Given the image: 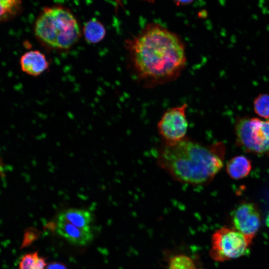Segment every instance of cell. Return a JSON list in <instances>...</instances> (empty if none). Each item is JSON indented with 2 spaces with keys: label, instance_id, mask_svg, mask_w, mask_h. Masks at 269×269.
Returning a JSON list of instances; mask_svg holds the SVG:
<instances>
[{
  "label": "cell",
  "instance_id": "cell-7",
  "mask_svg": "<svg viewBox=\"0 0 269 269\" xmlns=\"http://www.w3.org/2000/svg\"><path fill=\"white\" fill-rule=\"evenodd\" d=\"M234 228L245 236L254 238L261 223L259 209L256 204L243 202L237 205L231 213Z\"/></svg>",
  "mask_w": 269,
  "mask_h": 269
},
{
  "label": "cell",
  "instance_id": "cell-12",
  "mask_svg": "<svg viewBox=\"0 0 269 269\" xmlns=\"http://www.w3.org/2000/svg\"><path fill=\"white\" fill-rule=\"evenodd\" d=\"M82 33L87 43L96 44L105 38L106 30L101 22L96 18H92L84 23Z\"/></svg>",
  "mask_w": 269,
  "mask_h": 269
},
{
  "label": "cell",
  "instance_id": "cell-4",
  "mask_svg": "<svg viewBox=\"0 0 269 269\" xmlns=\"http://www.w3.org/2000/svg\"><path fill=\"white\" fill-rule=\"evenodd\" d=\"M237 144L246 152L269 155V119H240L235 125Z\"/></svg>",
  "mask_w": 269,
  "mask_h": 269
},
{
  "label": "cell",
  "instance_id": "cell-11",
  "mask_svg": "<svg viewBox=\"0 0 269 269\" xmlns=\"http://www.w3.org/2000/svg\"><path fill=\"white\" fill-rule=\"evenodd\" d=\"M252 169L251 161L247 157L239 155L231 158L226 164V171L233 179H239L246 177Z\"/></svg>",
  "mask_w": 269,
  "mask_h": 269
},
{
  "label": "cell",
  "instance_id": "cell-1",
  "mask_svg": "<svg viewBox=\"0 0 269 269\" xmlns=\"http://www.w3.org/2000/svg\"><path fill=\"white\" fill-rule=\"evenodd\" d=\"M128 66L144 88L176 80L187 64L186 46L177 33L159 23L147 24L125 41Z\"/></svg>",
  "mask_w": 269,
  "mask_h": 269
},
{
  "label": "cell",
  "instance_id": "cell-2",
  "mask_svg": "<svg viewBox=\"0 0 269 269\" xmlns=\"http://www.w3.org/2000/svg\"><path fill=\"white\" fill-rule=\"evenodd\" d=\"M222 142L205 145L185 137L163 143L157 151V164L173 179L192 185L210 182L224 165Z\"/></svg>",
  "mask_w": 269,
  "mask_h": 269
},
{
  "label": "cell",
  "instance_id": "cell-19",
  "mask_svg": "<svg viewBox=\"0 0 269 269\" xmlns=\"http://www.w3.org/2000/svg\"><path fill=\"white\" fill-rule=\"evenodd\" d=\"M3 163L1 159L0 158V177H1L3 173Z\"/></svg>",
  "mask_w": 269,
  "mask_h": 269
},
{
  "label": "cell",
  "instance_id": "cell-15",
  "mask_svg": "<svg viewBox=\"0 0 269 269\" xmlns=\"http://www.w3.org/2000/svg\"><path fill=\"white\" fill-rule=\"evenodd\" d=\"M168 269H198L193 259L184 254H178L171 257Z\"/></svg>",
  "mask_w": 269,
  "mask_h": 269
},
{
  "label": "cell",
  "instance_id": "cell-13",
  "mask_svg": "<svg viewBox=\"0 0 269 269\" xmlns=\"http://www.w3.org/2000/svg\"><path fill=\"white\" fill-rule=\"evenodd\" d=\"M22 0H0V23L11 20L20 12Z\"/></svg>",
  "mask_w": 269,
  "mask_h": 269
},
{
  "label": "cell",
  "instance_id": "cell-5",
  "mask_svg": "<svg viewBox=\"0 0 269 269\" xmlns=\"http://www.w3.org/2000/svg\"><path fill=\"white\" fill-rule=\"evenodd\" d=\"M253 239L234 228H221L212 236L210 257L215 261L224 262L243 256L248 252Z\"/></svg>",
  "mask_w": 269,
  "mask_h": 269
},
{
  "label": "cell",
  "instance_id": "cell-8",
  "mask_svg": "<svg viewBox=\"0 0 269 269\" xmlns=\"http://www.w3.org/2000/svg\"><path fill=\"white\" fill-rule=\"evenodd\" d=\"M56 231L70 243L76 245H87L93 238L90 228H81L58 218L56 224Z\"/></svg>",
  "mask_w": 269,
  "mask_h": 269
},
{
  "label": "cell",
  "instance_id": "cell-9",
  "mask_svg": "<svg viewBox=\"0 0 269 269\" xmlns=\"http://www.w3.org/2000/svg\"><path fill=\"white\" fill-rule=\"evenodd\" d=\"M19 64L23 72L33 77L41 75L49 67L46 56L37 50L25 52L20 58Z\"/></svg>",
  "mask_w": 269,
  "mask_h": 269
},
{
  "label": "cell",
  "instance_id": "cell-16",
  "mask_svg": "<svg viewBox=\"0 0 269 269\" xmlns=\"http://www.w3.org/2000/svg\"><path fill=\"white\" fill-rule=\"evenodd\" d=\"M254 110L260 117L269 119V95H259L254 101Z\"/></svg>",
  "mask_w": 269,
  "mask_h": 269
},
{
  "label": "cell",
  "instance_id": "cell-20",
  "mask_svg": "<svg viewBox=\"0 0 269 269\" xmlns=\"http://www.w3.org/2000/svg\"><path fill=\"white\" fill-rule=\"evenodd\" d=\"M115 0L117 2V4H121V0ZM143 0L150 2V3H153L154 1V0Z\"/></svg>",
  "mask_w": 269,
  "mask_h": 269
},
{
  "label": "cell",
  "instance_id": "cell-3",
  "mask_svg": "<svg viewBox=\"0 0 269 269\" xmlns=\"http://www.w3.org/2000/svg\"><path fill=\"white\" fill-rule=\"evenodd\" d=\"M34 36L41 46L56 52L71 49L80 40L81 30L73 13L66 7H45L34 25Z\"/></svg>",
  "mask_w": 269,
  "mask_h": 269
},
{
  "label": "cell",
  "instance_id": "cell-18",
  "mask_svg": "<svg viewBox=\"0 0 269 269\" xmlns=\"http://www.w3.org/2000/svg\"><path fill=\"white\" fill-rule=\"evenodd\" d=\"M194 0H173L176 5H186L191 3Z\"/></svg>",
  "mask_w": 269,
  "mask_h": 269
},
{
  "label": "cell",
  "instance_id": "cell-17",
  "mask_svg": "<svg viewBox=\"0 0 269 269\" xmlns=\"http://www.w3.org/2000/svg\"><path fill=\"white\" fill-rule=\"evenodd\" d=\"M45 269H67L66 266L60 263H52L48 265Z\"/></svg>",
  "mask_w": 269,
  "mask_h": 269
},
{
  "label": "cell",
  "instance_id": "cell-14",
  "mask_svg": "<svg viewBox=\"0 0 269 269\" xmlns=\"http://www.w3.org/2000/svg\"><path fill=\"white\" fill-rule=\"evenodd\" d=\"M45 259L39 256L37 252L24 255L19 264L18 269H44Z\"/></svg>",
  "mask_w": 269,
  "mask_h": 269
},
{
  "label": "cell",
  "instance_id": "cell-10",
  "mask_svg": "<svg viewBox=\"0 0 269 269\" xmlns=\"http://www.w3.org/2000/svg\"><path fill=\"white\" fill-rule=\"evenodd\" d=\"M58 218L81 228H90L92 221L91 213L88 210L80 209H68L60 213Z\"/></svg>",
  "mask_w": 269,
  "mask_h": 269
},
{
  "label": "cell",
  "instance_id": "cell-6",
  "mask_svg": "<svg viewBox=\"0 0 269 269\" xmlns=\"http://www.w3.org/2000/svg\"><path fill=\"white\" fill-rule=\"evenodd\" d=\"M188 105L184 103L166 110L159 120L157 128L165 142H174L186 137L188 123Z\"/></svg>",
  "mask_w": 269,
  "mask_h": 269
}]
</instances>
